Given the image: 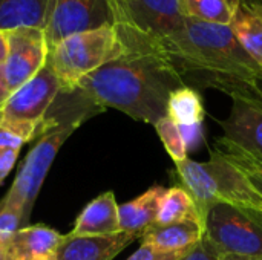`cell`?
<instances>
[{
    "instance_id": "1",
    "label": "cell",
    "mask_w": 262,
    "mask_h": 260,
    "mask_svg": "<svg viewBox=\"0 0 262 260\" xmlns=\"http://www.w3.org/2000/svg\"><path fill=\"white\" fill-rule=\"evenodd\" d=\"M124 52L86 75L77 87L101 109L112 107L155 126L167 113L170 93L186 86L157 41L130 25H117Z\"/></svg>"
},
{
    "instance_id": "2",
    "label": "cell",
    "mask_w": 262,
    "mask_h": 260,
    "mask_svg": "<svg viewBox=\"0 0 262 260\" xmlns=\"http://www.w3.org/2000/svg\"><path fill=\"white\" fill-rule=\"evenodd\" d=\"M183 81L195 89L227 95H259L262 69L246 52L229 25L186 18L181 28L157 40Z\"/></svg>"
},
{
    "instance_id": "3",
    "label": "cell",
    "mask_w": 262,
    "mask_h": 260,
    "mask_svg": "<svg viewBox=\"0 0 262 260\" xmlns=\"http://www.w3.org/2000/svg\"><path fill=\"white\" fill-rule=\"evenodd\" d=\"M175 166L203 222L210 207L216 204L262 213L261 193L246 173L227 161L218 150H210L207 162H196L186 158L175 162Z\"/></svg>"
},
{
    "instance_id": "4",
    "label": "cell",
    "mask_w": 262,
    "mask_h": 260,
    "mask_svg": "<svg viewBox=\"0 0 262 260\" xmlns=\"http://www.w3.org/2000/svg\"><path fill=\"white\" fill-rule=\"evenodd\" d=\"M124 49L126 44L117 25H106L63 38L49 49L48 63L61 90H72L80 80L120 57Z\"/></svg>"
},
{
    "instance_id": "5",
    "label": "cell",
    "mask_w": 262,
    "mask_h": 260,
    "mask_svg": "<svg viewBox=\"0 0 262 260\" xmlns=\"http://www.w3.org/2000/svg\"><path fill=\"white\" fill-rule=\"evenodd\" d=\"M83 121L84 120L81 118H64L61 123L49 127L43 135H40L37 144L29 150L21 162L18 173L9 192L0 201V205L21 210L25 224L29 221L35 199L60 147Z\"/></svg>"
},
{
    "instance_id": "6",
    "label": "cell",
    "mask_w": 262,
    "mask_h": 260,
    "mask_svg": "<svg viewBox=\"0 0 262 260\" xmlns=\"http://www.w3.org/2000/svg\"><path fill=\"white\" fill-rule=\"evenodd\" d=\"M60 89V81L46 60L40 72L5 101L0 113V129L14 133L25 143L34 139L38 136L45 116Z\"/></svg>"
},
{
    "instance_id": "7",
    "label": "cell",
    "mask_w": 262,
    "mask_h": 260,
    "mask_svg": "<svg viewBox=\"0 0 262 260\" xmlns=\"http://www.w3.org/2000/svg\"><path fill=\"white\" fill-rule=\"evenodd\" d=\"M204 236L221 253L262 257V213L216 204L204 219Z\"/></svg>"
},
{
    "instance_id": "8",
    "label": "cell",
    "mask_w": 262,
    "mask_h": 260,
    "mask_svg": "<svg viewBox=\"0 0 262 260\" xmlns=\"http://www.w3.org/2000/svg\"><path fill=\"white\" fill-rule=\"evenodd\" d=\"M118 23L111 0H49L43 31L51 49L69 35Z\"/></svg>"
},
{
    "instance_id": "9",
    "label": "cell",
    "mask_w": 262,
    "mask_h": 260,
    "mask_svg": "<svg viewBox=\"0 0 262 260\" xmlns=\"http://www.w3.org/2000/svg\"><path fill=\"white\" fill-rule=\"evenodd\" d=\"M6 60L2 66L3 78L12 93L46 64L48 43L45 31L34 26H21L5 31Z\"/></svg>"
},
{
    "instance_id": "10",
    "label": "cell",
    "mask_w": 262,
    "mask_h": 260,
    "mask_svg": "<svg viewBox=\"0 0 262 260\" xmlns=\"http://www.w3.org/2000/svg\"><path fill=\"white\" fill-rule=\"evenodd\" d=\"M230 115L218 120L227 141L262 159V101L256 95L235 93Z\"/></svg>"
},
{
    "instance_id": "11",
    "label": "cell",
    "mask_w": 262,
    "mask_h": 260,
    "mask_svg": "<svg viewBox=\"0 0 262 260\" xmlns=\"http://www.w3.org/2000/svg\"><path fill=\"white\" fill-rule=\"evenodd\" d=\"M126 23L152 40H161L186 21L181 0H124Z\"/></svg>"
},
{
    "instance_id": "12",
    "label": "cell",
    "mask_w": 262,
    "mask_h": 260,
    "mask_svg": "<svg viewBox=\"0 0 262 260\" xmlns=\"http://www.w3.org/2000/svg\"><path fill=\"white\" fill-rule=\"evenodd\" d=\"M140 236L120 231L111 236L63 234L57 248V260H112Z\"/></svg>"
},
{
    "instance_id": "13",
    "label": "cell",
    "mask_w": 262,
    "mask_h": 260,
    "mask_svg": "<svg viewBox=\"0 0 262 260\" xmlns=\"http://www.w3.org/2000/svg\"><path fill=\"white\" fill-rule=\"evenodd\" d=\"M63 234L46 225L17 230L3 242L5 260H43L55 256Z\"/></svg>"
},
{
    "instance_id": "14",
    "label": "cell",
    "mask_w": 262,
    "mask_h": 260,
    "mask_svg": "<svg viewBox=\"0 0 262 260\" xmlns=\"http://www.w3.org/2000/svg\"><path fill=\"white\" fill-rule=\"evenodd\" d=\"M204 238V222L200 218L169 225H150L141 234V245L164 253H189Z\"/></svg>"
},
{
    "instance_id": "15",
    "label": "cell",
    "mask_w": 262,
    "mask_h": 260,
    "mask_svg": "<svg viewBox=\"0 0 262 260\" xmlns=\"http://www.w3.org/2000/svg\"><path fill=\"white\" fill-rule=\"evenodd\" d=\"M229 28L262 69V0H235Z\"/></svg>"
},
{
    "instance_id": "16",
    "label": "cell",
    "mask_w": 262,
    "mask_h": 260,
    "mask_svg": "<svg viewBox=\"0 0 262 260\" xmlns=\"http://www.w3.org/2000/svg\"><path fill=\"white\" fill-rule=\"evenodd\" d=\"M118 204L114 192H106L91 201L77 218L72 234L111 236L120 233Z\"/></svg>"
},
{
    "instance_id": "17",
    "label": "cell",
    "mask_w": 262,
    "mask_h": 260,
    "mask_svg": "<svg viewBox=\"0 0 262 260\" xmlns=\"http://www.w3.org/2000/svg\"><path fill=\"white\" fill-rule=\"evenodd\" d=\"M166 188L154 185L134 201L118 205L120 230L141 238L143 231L155 224Z\"/></svg>"
},
{
    "instance_id": "18",
    "label": "cell",
    "mask_w": 262,
    "mask_h": 260,
    "mask_svg": "<svg viewBox=\"0 0 262 260\" xmlns=\"http://www.w3.org/2000/svg\"><path fill=\"white\" fill-rule=\"evenodd\" d=\"M49 0H0V31L45 26Z\"/></svg>"
},
{
    "instance_id": "19",
    "label": "cell",
    "mask_w": 262,
    "mask_h": 260,
    "mask_svg": "<svg viewBox=\"0 0 262 260\" xmlns=\"http://www.w3.org/2000/svg\"><path fill=\"white\" fill-rule=\"evenodd\" d=\"M166 116H169L178 126L204 123L206 109L200 90L187 84L175 89L169 97Z\"/></svg>"
},
{
    "instance_id": "20",
    "label": "cell",
    "mask_w": 262,
    "mask_h": 260,
    "mask_svg": "<svg viewBox=\"0 0 262 260\" xmlns=\"http://www.w3.org/2000/svg\"><path fill=\"white\" fill-rule=\"evenodd\" d=\"M195 218H200V215L196 211L195 202L189 195V192L184 187H177V185L166 188L155 224L169 225V224L195 219Z\"/></svg>"
},
{
    "instance_id": "21",
    "label": "cell",
    "mask_w": 262,
    "mask_h": 260,
    "mask_svg": "<svg viewBox=\"0 0 262 260\" xmlns=\"http://www.w3.org/2000/svg\"><path fill=\"white\" fill-rule=\"evenodd\" d=\"M235 0H181L187 18L213 25H229L233 15Z\"/></svg>"
},
{
    "instance_id": "22",
    "label": "cell",
    "mask_w": 262,
    "mask_h": 260,
    "mask_svg": "<svg viewBox=\"0 0 262 260\" xmlns=\"http://www.w3.org/2000/svg\"><path fill=\"white\" fill-rule=\"evenodd\" d=\"M216 150L238 169H241L255 188L262 195V159L253 156L252 153L246 152L244 149L238 147L236 144L227 141L226 138H220L216 141Z\"/></svg>"
},
{
    "instance_id": "23",
    "label": "cell",
    "mask_w": 262,
    "mask_h": 260,
    "mask_svg": "<svg viewBox=\"0 0 262 260\" xmlns=\"http://www.w3.org/2000/svg\"><path fill=\"white\" fill-rule=\"evenodd\" d=\"M154 127L157 129V133H158L166 152L170 155V158L175 162L187 158V147H186L181 129L177 123H173L169 116H164Z\"/></svg>"
},
{
    "instance_id": "24",
    "label": "cell",
    "mask_w": 262,
    "mask_h": 260,
    "mask_svg": "<svg viewBox=\"0 0 262 260\" xmlns=\"http://www.w3.org/2000/svg\"><path fill=\"white\" fill-rule=\"evenodd\" d=\"M25 216L21 210L0 205V239L8 241L17 230L23 228Z\"/></svg>"
},
{
    "instance_id": "25",
    "label": "cell",
    "mask_w": 262,
    "mask_h": 260,
    "mask_svg": "<svg viewBox=\"0 0 262 260\" xmlns=\"http://www.w3.org/2000/svg\"><path fill=\"white\" fill-rule=\"evenodd\" d=\"M221 250L209 239L203 238L183 259L180 260H220Z\"/></svg>"
},
{
    "instance_id": "26",
    "label": "cell",
    "mask_w": 262,
    "mask_h": 260,
    "mask_svg": "<svg viewBox=\"0 0 262 260\" xmlns=\"http://www.w3.org/2000/svg\"><path fill=\"white\" fill-rule=\"evenodd\" d=\"M187 253H164L155 248L141 245L127 260H180Z\"/></svg>"
},
{
    "instance_id": "27",
    "label": "cell",
    "mask_w": 262,
    "mask_h": 260,
    "mask_svg": "<svg viewBox=\"0 0 262 260\" xmlns=\"http://www.w3.org/2000/svg\"><path fill=\"white\" fill-rule=\"evenodd\" d=\"M203 124L204 123H198V124H192V126H180L184 143H186V147H187V152L195 150L200 146V143H201V139L204 136Z\"/></svg>"
},
{
    "instance_id": "28",
    "label": "cell",
    "mask_w": 262,
    "mask_h": 260,
    "mask_svg": "<svg viewBox=\"0 0 262 260\" xmlns=\"http://www.w3.org/2000/svg\"><path fill=\"white\" fill-rule=\"evenodd\" d=\"M18 153H20V150L0 152V185L3 184V181L6 179V176L12 170V167H14L17 158H18Z\"/></svg>"
},
{
    "instance_id": "29",
    "label": "cell",
    "mask_w": 262,
    "mask_h": 260,
    "mask_svg": "<svg viewBox=\"0 0 262 260\" xmlns=\"http://www.w3.org/2000/svg\"><path fill=\"white\" fill-rule=\"evenodd\" d=\"M25 144L23 139H20L18 136H15L14 133L0 129V152H6V150H20L21 146Z\"/></svg>"
},
{
    "instance_id": "30",
    "label": "cell",
    "mask_w": 262,
    "mask_h": 260,
    "mask_svg": "<svg viewBox=\"0 0 262 260\" xmlns=\"http://www.w3.org/2000/svg\"><path fill=\"white\" fill-rule=\"evenodd\" d=\"M9 95H11V92H9V89H8V86H6V81H5V78H3V72H2V67H0V107L5 104V101L9 98Z\"/></svg>"
},
{
    "instance_id": "31",
    "label": "cell",
    "mask_w": 262,
    "mask_h": 260,
    "mask_svg": "<svg viewBox=\"0 0 262 260\" xmlns=\"http://www.w3.org/2000/svg\"><path fill=\"white\" fill-rule=\"evenodd\" d=\"M114 8L117 9L118 15H120V23L118 25H124L126 23V8H124V0H111Z\"/></svg>"
},
{
    "instance_id": "32",
    "label": "cell",
    "mask_w": 262,
    "mask_h": 260,
    "mask_svg": "<svg viewBox=\"0 0 262 260\" xmlns=\"http://www.w3.org/2000/svg\"><path fill=\"white\" fill-rule=\"evenodd\" d=\"M6 60V34L5 31H0V67L3 66Z\"/></svg>"
},
{
    "instance_id": "33",
    "label": "cell",
    "mask_w": 262,
    "mask_h": 260,
    "mask_svg": "<svg viewBox=\"0 0 262 260\" xmlns=\"http://www.w3.org/2000/svg\"><path fill=\"white\" fill-rule=\"evenodd\" d=\"M220 260H262V257H249V256H239L232 253H221Z\"/></svg>"
},
{
    "instance_id": "34",
    "label": "cell",
    "mask_w": 262,
    "mask_h": 260,
    "mask_svg": "<svg viewBox=\"0 0 262 260\" xmlns=\"http://www.w3.org/2000/svg\"><path fill=\"white\" fill-rule=\"evenodd\" d=\"M5 256V250H3V241L0 239V259Z\"/></svg>"
},
{
    "instance_id": "35",
    "label": "cell",
    "mask_w": 262,
    "mask_h": 260,
    "mask_svg": "<svg viewBox=\"0 0 262 260\" xmlns=\"http://www.w3.org/2000/svg\"><path fill=\"white\" fill-rule=\"evenodd\" d=\"M43 260H57V257H55V256H51V257H48V259H43Z\"/></svg>"
},
{
    "instance_id": "36",
    "label": "cell",
    "mask_w": 262,
    "mask_h": 260,
    "mask_svg": "<svg viewBox=\"0 0 262 260\" xmlns=\"http://www.w3.org/2000/svg\"><path fill=\"white\" fill-rule=\"evenodd\" d=\"M258 97H259V100L262 101V86H261V92H259V95H258Z\"/></svg>"
},
{
    "instance_id": "37",
    "label": "cell",
    "mask_w": 262,
    "mask_h": 260,
    "mask_svg": "<svg viewBox=\"0 0 262 260\" xmlns=\"http://www.w3.org/2000/svg\"><path fill=\"white\" fill-rule=\"evenodd\" d=\"M0 260H5V256H3V257H2V259H0Z\"/></svg>"
},
{
    "instance_id": "38",
    "label": "cell",
    "mask_w": 262,
    "mask_h": 260,
    "mask_svg": "<svg viewBox=\"0 0 262 260\" xmlns=\"http://www.w3.org/2000/svg\"><path fill=\"white\" fill-rule=\"evenodd\" d=\"M0 113H2V107H0Z\"/></svg>"
}]
</instances>
